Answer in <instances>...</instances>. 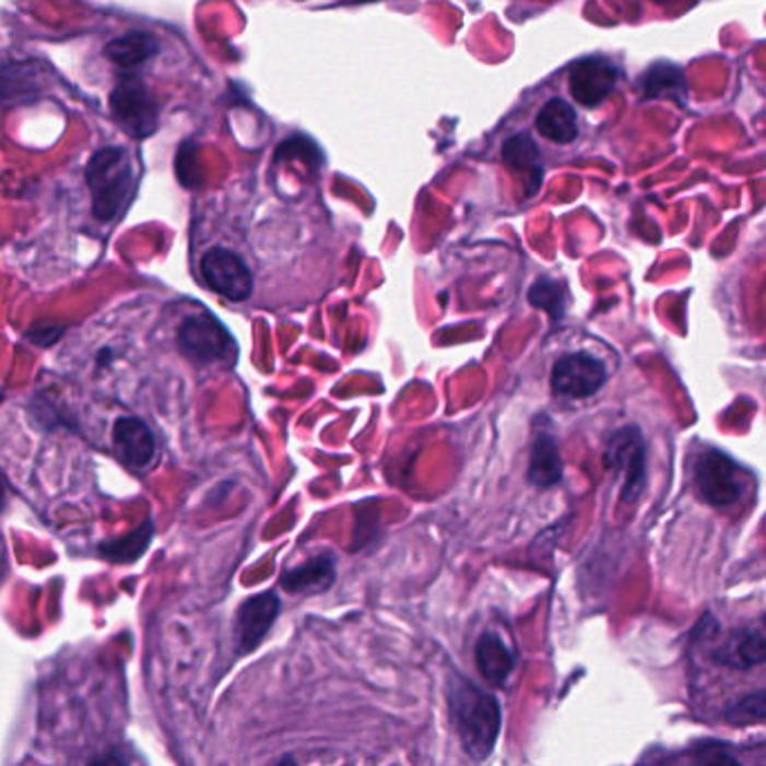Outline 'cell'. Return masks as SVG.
Segmentation results:
<instances>
[{"mask_svg":"<svg viewBox=\"0 0 766 766\" xmlns=\"http://www.w3.org/2000/svg\"><path fill=\"white\" fill-rule=\"evenodd\" d=\"M450 708H453V719L464 749L471 757L484 759L500 733L498 702L462 677H456L450 682Z\"/></svg>","mask_w":766,"mask_h":766,"instance_id":"cell-1","label":"cell"},{"mask_svg":"<svg viewBox=\"0 0 766 766\" xmlns=\"http://www.w3.org/2000/svg\"><path fill=\"white\" fill-rule=\"evenodd\" d=\"M85 182L95 217L102 222L119 217L134 193V168L128 153L119 146L97 151L85 166Z\"/></svg>","mask_w":766,"mask_h":766,"instance_id":"cell-2","label":"cell"},{"mask_svg":"<svg viewBox=\"0 0 766 766\" xmlns=\"http://www.w3.org/2000/svg\"><path fill=\"white\" fill-rule=\"evenodd\" d=\"M110 108L117 123L134 140L151 138L157 130L160 108L146 83L138 76H126L110 95Z\"/></svg>","mask_w":766,"mask_h":766,"instance_id":"cell-3","label":"cell"},{"mask_svg":"<svg viewBox=\"0 0 766 766\" xmlns=\"http://www.w3.org/2000/svg\"><path fill=\"white\" fill-rule=\"evenodd\" d=\"M177 345L185 356H189L193 364L207 366L215 362H234L236 358V343L209 314H193L187 317L185 323L179 326L177 332Z\"/></svg>","mask_w":766,"mask_h":766,"instance_id":"cell-4","label":"cell"},{"mask_svg":"<svg viewBox=\"0 0 766 766\" xmlns=\"http://www.w3.org/2000/svg\"><path fill=\"white\" fill-rule=\"evenodd\" d=\"M695 482L702 498L712 507H731L744 495V471L719 450H706L697 458Z\"/></svg>","mask_w":766,"mask_h":766,"instance_id":"cell-5","label":"cell"},{"mask_svg":"<svg viewBox=\"0 0 766 766\" xmlns=\"http://www.w3.org/2000/svg\"><path fill=\"white\" fill-rule=\"evenodd\" d=\"M605 464L623 478V500L635 503L646 484V444L639 428L627 426L612 435Z\"/></svg>","mask_w":766,"mask_h":766,"instance_id":"cell-6","label":"cell"},{"mask_svg":"<svg viewBox=\"0 0 766 766\" xmlns=\"http://www.w3.org/2000/svg\"><path fill=\"white\" fill-rule=\"evenodd\" d=\"M202 276L207 285L229 300H247L254 290V276L245 260L227 249L213 247L202 258Z\"/></svg>","mask_w":766,"mask_h":766,"instance_id":"cell-7","label":"cell"},{"mask_svg":"<svg viewBox=\"0 0 766 766\" xmlns=\"http://www.w3.org/2000/svg\"><path fill=\"white\" fill-rule=\"evenodd\" d=\"M605 379L608 370L603 362L588 352H571L561 356L552 373L554 392L569 399H585L594 394L605 384Z\"/></svg>","mask_w":766,"mask_h":766,"instance_id":"cell-8","label":"cell"},{"mask_svg":"<svg viewBox=\"0 0 766 766\" xmlns=\"http://www.w3.org/2000/svg\"><path fill=\"white\" fill-rule=\"evenodd\" d=\"M618 81V68L605 57H588L571 66L569 72V93L585 106L594 108L603 104Z\"/></svg>","mask_w":766,"mask_h":766,"instance_id":"cell-9","label":"cell"},{"mask_svg":"<svg viewBox=\"0 0 766 766\" xmlns=\"http://www.w3.org/2000/svg\"><path fill=\"white\" fill-rule=\"evenodd\" d=\"M117 456L130 469H146L155 460V437L138 417H119L113 426Z\"/></svg>","mask_w":766,"mask_h":766,"instance_id":"cell-10","label":"cell"},{"mask_svg":"<svg viewBox=\"0 0 766 766\" xmlns=\"http://www.w3.org/2000/svg\"><path fill=\"white\" fill-rule=\"evenodd\" d=\"M281 601L274 592H264L245 601L238 610V650L251 652L276 621Z\"/></svg>","mask_w":766,"mask_h":766,"instance_id":"cell-11","label":"cell"},{"mask_svg":"<svg viewBox=\"0 0 766 766\" xmlns=\"http://www.w3.org/2000/svg\"><path fill=\"white\" fill-rule=\"evenodd\" d=\"M641 87L646 99H672L684 106L688 97V83L684 70L670 61H659L650 66L641 79Z\"/></svg>","mask_w":766,"mask_h":766,"instance_id":"cell-12","label":"cell"},{"mask_svg":"<svg viewBox=\"0 0 766 766\" xmlns=\"http://www.w3.org/2000/svg\"><path fill=\"white\" fill-rule=\"evenodd\" d=\"M157 52L160 43L149 32H128L106 45V57L123 70H134L144 66Z\"/></svg>","mask_w":766,"mask_h":766,"instance_id":"cell-13","label":"cell"},{"mask_svg":"<svg viewBox=\"0 0 766 766\" xmlns=\"http://www.w3.org/2000/svg\"><path fill=\"white\" fill-rule=\"evenodd\" d=\"M40 72L34 63L0 66V104H19L40 93Z\"/></svg>","mask_w":766,"mask_h":766,"instance_id":"cell-14","label":"cell"},{"mask_svg":"<svg viewBox=\"0 0 766 766\" xmlns=\"http://www.w3.org/2000/svg\"><path fill=\"white\" fill-rule=\"evenodd\" d=\"M538 132L556 144H569L576 140L578 123L576 113L565 99H552L543 106L535 117Z\"/></svg>","mask_w":766,"mask_h":766,"instance_id":"cell-15","label":"cell"},{"mask_svg":"<svg viewBox=\"0 0 766 766\" xmlns=\"http://www.w3.org/2000/svg\"><path fill=\"white\" fill-rule=\"evenodd\" d=\"M527 478L535 486H552L561 482L563 460L556 441L550 435H538V439L533 441Z\"/></svg>","mask_w":766,"mask_h":766,"instance_id":"cell-16","label":"cell"},{"mask_svg":"<svg viewBox=\"0 0 766 766\" xmlns=\"http://www.w3.org/2000/svg\"><path fill=\"white\" fill-rule=\"evenodd\" d=\"M475 659H478V668L482 672V677L493 686H503L514 670V659H511L507 646L495 635H484L478 641Z\"/></svg>","mask_w":766,"mask_h":766,"instance_id":"cell-17","label":"cell"},{"mask_svg":"<svg viewBox=\"0 0 766 766\" xmlns=\"http://www.w3.org/2000/svg\"><path fill=\"white\" fill-rule=\"evenodd\" d=\"M334 580V558L319 556L283 576V588L290 592H321Z\"/></svg>","mask_w":766,"mask_h":766,"instance_id":"cell-18","label":"cell"},{"mask_svg":"<svg viewBox=\"0 0 766 766\" xmlns=\"http://www.w3.org/2000/svg\"><path fill=\"white\" fill-rule=\"evenodd\" d=\"M153 533H155V527H153V520H146L142 527H138L134 531H130L128 535L123 538H117V540H110V543H104L99 547V554L113 563H134L138 558L144 556V552L149 550L151 545V540H153Z\"/></svg>","mask_w":766,"mask_h":766,"instance_id":"cell-19","label":"cell"},{"mask_svg":"<svg viewBox=\"0 0 766 766\" xmlns=\"http://www.w3.org/2000/svg\"><path fill=\"white\" fill-rule=\"evenodd\" d=\"M503 160L509 168L514 170H522V173H531L533 182L540 187L543 182V168H540V151L535 146V142L529 138V134L520 132L509 138L503 146Z\"/></svg>","mask_w":766,"mask_h":766,"instance_id":"cell-20","label":"cell"},{"mask_svg":"<svg viewBox=\"0 0 766 766\" xmlns=\"http://www.w3.org/2000/svg\"><path fill=\"white\" fill-rule=\"evenodd\" d=\"M529 300L533 307H540L550 311L554 319L563 317L565 314V287L558 281L552 279H540L531 292H529Z\"/></svg>","mask_w":766,"mask_h":766,"instance_id":"cell-21","label":"cell"},{"mask_svg":"<svg viewBox=\"0 0 766 766\" xmlns=\"http://www.w3.org/2000/svg\"><path fill=\"white\" fill-rule=\"evenodd\" d=\"M727 719L733 724H753L766 719V691L744 695L727 708Z\"/></svg>","mask_w":766,"mask_h":766,"instance_id":"cell-22","label":"cell"},{"mask_svg":"<svg viewBox=\"0 0 766 766\" xmlns=\"http://www.w3.org/2000/svg\"><path fill=\"white\" fill-rule=\"evenodd\" d=\"M735 659H738L735 663L742 668L766 663V637L755 633L746 635L735 648Z\"/></svg>","mask_w":766,"mask_h":766,"instance_id":"cell-23","label":"cell"},{"mask_svg":"<svg viewBox=\"0 0 766 766\" xmlns=\"http://www.w3.org/2000/svg\"><path fill=\"white\" fill-rule=\"evenodd\" d=\"M63 332H66V328H61V326H45V328L36 326L27 332V339L38 343L40 347H50L52 343H57L63 337Z\"/></svg>","mask_w":766,"mask_h":766,"instance_id":"cell-24","label":"cell"},{"mask_svg":"<svg viewBox=\"0 0 766 766\" xmlns=\"http://www.w3.org/2000/svg\"><path fill=\"white\" fill-rule=\"evenodd\" d=\"M93 766H128L119 755H115V753H110V755H104V757H99Z\"/></svg>","mask_w":766,"mask_h":766,"instance_id":"cell-25","label":"cell"},{"mask_svg":"<svg viewBox=\"0 0 766 766\" xmlns=\"http://www.w3.org/2000/svg\"><path fill=\"white\" fill-rule=\"evenodd\" d=\"M706 766H742V764L735 762L733 757H724V755H722V757H715V759L708 762Z\"/></svg>","mask_w":766,"mask_h":766,"instance_id":"cell-26","label":"cell"},{"mask_svg":"<svg viewBox=\"0 0 766 766\" xmlns=\"http://www.w3.org/2000/svg\"><path fill=\"white\" fill-rule=\"evenodd\" d=\"M5 498H8V488H5V478H3V473H0V509H3V505H5Z\"/></svg>","mask_w":766,"mask_h":766,"instance_id":"cell-27","label":"cell"},{"mask_svg":"<svg viewBox=\"0 0 766 766\" xmlns=\"http://www.w3.org/2000/svg\"><path fill=\"white\" fill-rule=\"evenodd\" d=\"M0 401H3V392H0Z\"/></svg>","mask_w":766,"mask_h":766,"instance_id":"cell-28","label":"cell"}]
</instances>
